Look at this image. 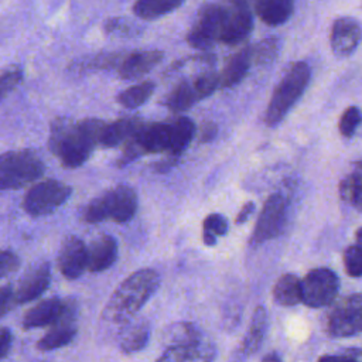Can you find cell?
<instances>
[{"mask_svg":"<svg viewBox=\"0 0 362 362\" xmlns=\"http://www.w3.org/2000/svg\"><path fill=\"white\" fill-rule=\"evenodd\" d=\"M163 57V51L158 49L127 52L117 68L119 76L127 81L140 78L141 75L150 72L158 62H161Z\"/></svg>","mask_w":362,"mask_h":362,"instance_id":"18","label":"cell"},{"mask_svg":"<svg viewBox=\"0 0 362 362\" xmlns=\"http://www.w3.org/2000/svg\"><path fill=\"white\" fill-rule=\"evenodd\" d=\"M262 362H281V359L276 352H270L262 359Z\"/></svg>","mask_w":362,"mask_h":362,"instance_id":"45","label":"cell"},{"mask_svg":"<svg viewBox=\"0 0 362 362\" xmlns=\"http://www.w3.org/2000/svg\"><path fill=\"white\" fill-rule=\"evenodd\" d=\"M344 266L352 277L362 276V247L359 245L349 246L344 253Z\"/></svg>","mask_w":362,"mask_h":362,"instance_id":"36","label":"cell"},{"mask_svg":"<svg viewBox=\"0 0 362 362\" xmlns=\"http://www.w3.org/2000/svg\"><path fill=\"white\" fill-rule=\"evenodd\" d=\"M327 329L335 338L362 334V296L352 294L342 298L331 310Z\"/></svg>","mask_w":362,"mask_h":362,"instance_id":"9","label":"cell"},{"mask_svg":"<svg viewBox=\"0 0 362 362\" xmlns=\"http://www.w3.org/2000/svg\"><path fill=\"white\" fill-rule=\"evenodd\" d=\"M221 4V37L226 45L242 42L252 31L253 17L245 0H223Z\"/></svg>","mask_w":362,"mask_h":362,"instance_id":"7","label":"cell"},{"mask_svg":"<svg viewBox=\"0 0 362 362\" xmlns=\"http://www.w3.org/2000/svg\"><path fill=\"white\" fill-rule=\"evenodd\" d=\"M318 362H359L356 358L351 355H324L318 359Z\"/></svg>","mask_w":362,"mask_h":362,"instance_id":"42","label":"cell"},{"mask_svg":"<svg viewBox=\"0 0 362 362\" xmlns=\"http://www.w3.org/2000/svg\"><path fill=\"white\" fill-rule=\"evenodd\" d=\"M62 308H64V301H61L59 298L52 297V298L42 300L24 314L23 327L25 329H31V328L52 325L59 318Z\"/></svg>","mask_w":362,"mask_h":362,"instance_id":"21","label":"cell"},{"mask_svg":"<svg viewBox=\"0 0 362 362\" xmlns=\"http://www.w3.org/2000/svg\"><path fill=\"white\" fill-rule=\"evenodd\" d=\"M156 89V85L153 81H144L141 83H137V85H133L124 90H122L116 100L123 106V107H127V109H136L141 105H144L150 96L153 95Z\"/></svg>","mask_w":362,"mask_h":362,"instance_id":"29","label":"cell"},{"mask_svg":"<svg viewBox=\"0 0 362 362\" xmlns=\"http://www.w3.org/2000/svg\"><path fill=\"white\" fill-rule=\"evenodd\" d=\"M105 31L110 35H119V37H130L136 34V30L132 24L127 21H123L120 18H109L106 20L103 25Z\"/></svg>","mask_w":362,"mask_h":362,"instance_id":"37","label":"cell"},{"mask_svg":"<svg viewBox=\"0 0 362 362\" xmlns=\"http://www.w3.org/2000/svg\"><path fill=\"white\" fill-rule=\"evenodd\" d=\"M273 298L283 307H293L303 301L301 280L294 274L281 276L273 287Z\"/></svg>","mask_w":362,"mask_h":362,"instance_id":"26","label":"cell"},{"mask_svg":"<svg viewBox=\"0 0 362 362\" xmlns=\"http://www.w3.org/2000/svg\"><path fill=\"white\" fill-rule=\"evenodd\" d=\"M185 0H136L133 13L144 20H156L174 11Z\"/></svg>","mask_w":362,"mask_h":362,"instance_id":"27","label":"cell"},{"mask_svg":"<svg viewBox=\"0 0 362 362\" xmlns=\"http://www.w3.org/2000/svg\"><path fill=\"white\" fill-rule=\"evenodd\" d=\"M339 195L344 201L362 212V171L356 170L341 181Z\"/></svg>","mask_w":362,"mask_h":362,"instance_id":"31","label":"cell"},{"mask_svg":"<svg viewBox=\"0 0 362 362\" xmlns=\"http://www.w3.org/2000/svg\"><path fill=\"white\" fill-rule=\"evenodd\" d=\"M362 40V27L358 20L352 17H339L334 21L331 28V49L339 57H349Z\"/></svg>","mask_w":362,"mask_h":362,"instance_id":"13","label":"cell"},{"mask_svg":"<svg viewBox=\"0 0 362 362\" xmlns=\"http://www.w3.org/2000/svg\"><path fill=\"white\" fill-rule=\"evenodd\" d=\"M44 163L31 150L6 151L0 158L1 189H18L44 174Z\"/></svg>","mask_w":362,"mask_h":362,"instance_id":"5","label":"cell"},{"mask_svg":"<svg viewBox=\"0 0 362 362\" xmlns=\"http://www.w3.org/2000/svg\"><path fill=\"white\" fill-rule=\"evenodd\" d=\"M177 158H178V157L170 156V157L165 158V160H161V161H158V163H154V170L158 171V173H167L171 167L175 165Z\"/></svg>","mask_w":362,"mask_h":362,"instance_id":"44","label":"cell"},{"mask_svg":"<svg viewBox=\"0 0 362 362\" xmlns=\"http://www.w3.org/2000/svg\"><path fill=\"white\" fill-rule=\"evenodd\" d=\"M216 356L215 345L208 339H199L188 345L167 346L156 362H212Z\"/></svg>","mask_w":362,"mask_h":362,"instance_id":"15","label":"cell"},{"mask_svg":"<svg viewBox=\"0 0 362 362\" xmlns=\"http://www.w3.org/2000/svg\"><path fill=\"white\" fill-rule=\"evenodd\" d=\"M117 259V243L110 235H100L88 246V269L93 273L109 269Z\"/></svg>","mask_w":362,"mask_h":362,"instance_id":"19","label":"cell"},{"mask_svg":"<svg viewBox=\"0 0 362 362\" xmlns=\"http://www.w3.org/2000/svg\"><path fill=\"white\" fill-rule=\"evenodd\" d=\"M267 329V313L263 305H257L253 311L249 328L243 337L239 349L235 354L232 362H243L246 358L252 356L263 344Z\"/></svg>","mask_w":362,"mask_h":362,"instance_id":"17","label":"cell"},{"mask_svg":"<svg viewBox=\"0 0 362 362\" xmlns=\"http://www.w3.org/2000/svg\"><path fill=\"white\" fill-rule=\"evenodd\" d=\"M173 123V147L170 156L178 157L188 147L195 134V124L189 117H177Z\"/></svg>","mask_w":362,"mask_h":362,"instance_id":"30","label":"cell"},{"mask_svg":"<svg viewBox=\"0 0 362 362\" xmlns=\"http://www.w3.org/2000/svg\"><path fill=\"white\" fill-rule=\"evenodd\" d=\"M252 49V64L267 65L273 62L280 52V41L276 37L264 38L263 41L250 45Z\"/></svg>","mask_w":362,"mask_h":362,"instance_id":"32","label":"cell"},{"mask_svg":"<svg viewBox=\"0 0 362 362\" xmlns=\"http://www.w3.org/2000/svg\"><path fill=\"white\" fill-rule=\"evenodd\" d=\"M72 194V188L58 180H44L31 187L23 201L24 211L31 216H44L59 208Z\"/></svg>","mask_w":362,"mask_h":362,"instance_id":"6","label":"cell"},{"mask_svg":"<svg viewBox=\"0 0 362 362\" xmlns=\"http://www.w3.org/2000/svg\"><path fill=\"white\" fill-rule=\"evenodd\" d=\"M221 37V4H204L194 25L187 34V42L199 51L209 49Z\"/></svg>","mask_w":362,"mask_h":362,"instance_id":"11","label":"cell"},{"mask_svg":"<svg viewBox=\"0 0 362 362\" xmlns=\"http://www.w3.org/2000/svg\"><path fill=\"white\" fill-rule=\"evenodd\" d=\"M105 123L100 119L71 122L55 119L49 132V148L65 168L82 165L99 144Z\"/></svg>","mask_w":362,"mask_h":362,"instance_id":"1","label":"cell"},{"mask_svg":"<svg viewBox=\"0 0 362 362\" xmlns=\"http://www.w3.org/2000/svg\"><path fill=\"white\" fill-rule=\"evenodd\" d=\"M253 211H255V204L246 202L236 216V223H245L249 219V216L253 214Z\"/></svg>","mask_w":362,"mask_h":362,"instance_id":"43","label":"cell"},{"mask_svg":"<svg viewBox=\"0 0 362 362\" xmlns=\"http://www.w3.org/2000/svg\"><path fill=\"white\" fill-rule=\"evenodd\" d=\"M338 290L339 279L327 267L313 269L301 280L303 303L311 308L329 305L337 297Z\"/></svg>","mask_w":362,"mask_h":362,"instance_id":"8","label":"cell"},{"mask_svg":"<svg viewBox=\"0 0 362 362\" xmlns=\"http://www.w3.org/2000/svg\"><path fill=\"white\" fill-rule=\"evenodd\" d=\"M216 136V124L212 122H208L205 124H202L201 130H199V141L201 143H208L211 141L214 137Z\"/></svg>","mask_w":362,"mask_h":362,"instance_id":"41","label":"cell"},{"mask_svg":"<svg viewBox=\"0 0 362 362\" xmlns=\"http://www.w3.org/2000/svg\"><path fill=\"white\" fill-rule=\"evenodd\" d=\"M51 280V267L49 263L44 262L27 270L21 277L17 290L14 291L16 304L30 303L34 298L40 297L49 286Z\"/></svg>","mask_w":362,"mask_h":362,"instance_id":"16","label":"cell"},{"mask_svg":"<svg viewBox=\"0 0 362 362\" xmlns=\"http://www.w3.org/2000/svg\"><path fill=\"white\" fill-rule=\"evenodd\" d=\"M355 236H356V242H358L356 245H359V246L362 247V228H359V229L356 230V235H355Z\"/></svg>","mask_w":362,"mask_h":362,"instance_id":"46","label":"cell"},{"mask_svg":"<svg viewBox=\"0 0 362 362\" xmlns=\"http://www.w3.org/2000/svg\"><path fill=\"white\" fill-rule=\"evenodd\" d=\"M58 267L66 279H78L88 267V247L76 238H66L58 253Z\"/></svg>","mask_w":362,"mask_h":362,"instance_id":"14","label":"cell"},{"mask_svg":"<svg viewBox=\"0 0 362 362\" xmlns=\"http://www.w3.org/2000/svg\"><path fill=\"white\" fill-rule=\"evenodd\" d=\"M199 99L197 89L194 86V81H182L177 83L164 98L163 103L173 112L180 113L189 109Z\"/></svg>","mask_w":362,"mask_h":362,"instance_id":"25","label":"cell"},{"mask_svg":"<svg viewBox=\"0 0 362 362\" xmlns=\"http://www.w3.org/2000/svg\"><path fill=\"white\" fill-rule=\"evenodd\" d=\"M202 332L191 322H175L170 325L163 337L165 346H175V345H188L202 339Z\"/></svg>","mask_w":362,"mask_h":362,"instance_id":"28","label":"cell"},{"mask_svg":"<svg viewBox=\"0 0 362 362\" xmlns=\"http://www.w3.org/2000/svg\"><path fill=\"white\" fill-rule=\"evenodd\" d=\"M24 74L21 66L18 65H10L1 71V79H0V90L1 96L6 98L11 90H14L20 82L23 81Z\"/></svg>","mask_w":362,"mask_h":362,"instance_id":"35","label":"cell"},{"mask_svg":"<svg viewBox=\"0 0 362 362\" xmlns=\"http://www.w3.org/2000/svg\"><path fill=\"white\" fill-rule=\"evenodd\" d=\"M11 342H13V337H11V332L8 331V328H1V332H0V358H6V355L8 354L10 351V346H11Z\"/></svg>","mask_w":362,"mask_h":362,"instance_id":"40","label":"cell"},{"mask_svg":"<svg viewBox=\"0 0 362 362\" xmlns=\"http://www.w3.org/2000/svg\"><path fill=\"white\" fill-rule=\"evenodd\" d=\"M362 122V112L356 106H349L341 116L338 129L344 137H352Z\"/></svg>","mask_w":362,"mask_h":362,"instance_id":"34","label":"cell"},{"mask_svg":"<svg viewBox=\"0 0 362 362\" xmlns=\"http://www.w3.org/2000/svg\"><path fill=\"white\" fill-rule=\"evenodd\" d=\"M160 284L153 269H140L124 279L107 300L102 317L115 324H124L136 315L151 298Z\"/></svg>","mask_w":362,"mask_h":362,"instance_id":"2","label":"cell"},{"mask_svg":"<svg viewBox=\"0 0 362 362\" xmlns=\"http://www.w3.org/2000/svg\"><path fill=\"white\" fill-rule=\"evenodd\" d=\"M287 219V201L281 194L270 195L257 218L250 243L253 246L262 245L270 239L279 236L284 228Z\"/></svg>","mask_w":362,"mask_h":362,"instance_id":"10","label":"cell"},{"mask_svg":"<svg viewBox=\"0 0 362 362\" xmlns=\"http://www.w3.org/2000/svg\"><path fill=\"white\" fill-rule=\"evenodd\" d=\"M143 122L139 117L130 116V117H122L110 124H105L99 144L103 148H113L116 146H120L122 143H127L141 127Z\"/></svg>","mask_w":362,"mask_h":362,"instance_id":"20","label":"cell"},{"mask_svg":"<svg viewBox=\"0 0 362 362\" xmlns=\"http://www.w3.org/2000/svg\"><path fill=\"white\" fill-rule=\"evenodd\" d=\"M76 304L74 300H64V308L59 318L51 325V329L41 337L37 348L41 351H52L72 342L76 335Z\"/></svg>","mask_w":362,"mask_h":362,"instance_id":"12","label":"cell"},{"mask_svg":"<svg viewBox=\"0 0 362 362\" xmlns=\"http://www.w3.org/2000/svg\"><path fill=\"white\" fill-rule=\"evenodd\" d=\"M150 338L148 322L143 320L124 322L123 329L119 334V346L124 354H134L141 351Z\"/></svg>","mask_w":362,"mask_h":362,"instance_id":"24","label":"cell"},{"mask_svg":"<svg viewBox=\"0 0 362 362\" xmlns=\"http://www.w3.org/2000/svg\"><path fill=\"white\" fill-rule=\"evenodd\" d=\"M311 79V69L307 62H294L276 86L264 113V123L269 127L277 126L290 109L297 103Z\"/></svg>","mask_w":362,"mask_h":362,"instance_id":"3","label":"cell"},{"mask_svg":"<svg viewBox=\"0 0 362 362\" xmlns=\"http://www.w3.org/2000/svg\"><path fill=\"white\" fill-rule=\"evenodd\" d=\"M250 65H252V49H250V45H246L240 51L235 52L225 64L219 75L221 88H232L238 85L246 76Z\"/></svg>","mask_w":362,"mask_h":362,"instance_id":"23","label":"cell"},{"mask_svg":"<svg viewBox=\"0 0 362 362\" xmlns=\"http://www.w3.org/2000/svg\"><path fill=\"white\" fill-rule=\"evenodd\" d=\"M252 4L257 17L267 25L284 24L293 13V0H245Z\"/></svg>","mask_w":362,"mask_h":362,"instance_id":"22","label":"cell"},{"mask_svg":"<svg viewBox=\"0 0 362 362\" xmlns=\"http://www.w3.org/2000/svg\"><path fill=\"white\" fill-rule=\"evenodd\" d=\"M20 267V259L11 250H3L0 257V276L6 277L7 274L16 272Z\"/></svg>","mask_w":362,"mask_h":362,"instance_id":"38","label":"cell"},{"mask_svg":"<svg viewBox=\"0 0 362 362\" xmlns=\"http://www.w3.org/2000/svg\"><path fill=\"white\" fill-rule=\"evenodd\" d=\"M202 226V240L208 246H214L216 243V236H223L228 232V221L221 214H209L204 219Z\"/></svg>","mask_w":362,"mask_h":362,"instance_id":"33","label":"cell"},{"mask_svg":"<svg viewBox=\"0 0 362 362\" xmlns=\"http://www.w3.org/2000/svg\"><path fill=\"white\" fill-rule=\"evenodd\" d=\"M137 211V194L129 185H117L92 199L85 208L83 218L89 223L112 219L117 223L129 222Z\"/></svg>","mask_w":362,"mask_h":362,"instance_id":"4","label":"cell"},{"mask_svg":"<svg viewBox=\"0 0 362 362\" xmlns=\"http://www.w3.org/2000/svg\"><path fill=\"white\" fill-rule=\"evenodd\" d=\"M1 315H4L10 308H11V304H16V296H14V291L10 286H4L1 288Z\"/></svg>","mask_w":362,"mask_h":362,"instance_id":"39","label":"cell"}]
</instances>
